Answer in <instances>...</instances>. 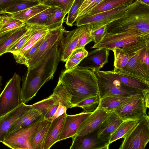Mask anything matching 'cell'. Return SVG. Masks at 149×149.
<instances>
[{
	"label": "cell",
	"instance_id": "obj_44",
	"mask_svg": "<svg viewBox=\"0 0 149 149\" xmlns=\"http://www.w3.org/2000/svg\"><path fill=\"white\" fill-rule=\"evenodd\" d=\"M67 109L65 106L59 104L56 112L51 118V120L52 121L59 117L66 112Z\"/></svg>",
	"mask_w": 149,
	"mask_h": 149
},
{
	"label": "cell",
	"instance_id": "obj_45",
	"mask_svg": "<svg viewBox=\"0 0 149 149\" xmlns=\"http://www.w3.org/2000/svg\"><path fill=\"white\" fill-rule=\"evenodd\" d=\"M17 0H0V15L3 10Z\"/></svg>",
	"mask_w": 149,
	"mask_h": 149
},
{
	"label": "cell",
	"instance_id": "obj_2",
	"mask_svg": "<svg viewBox=\"0 0 149 149\" xmlns=\"http://www.w3.org/2000/svg\"><path fill=\"white\" fill-rule=\"evenodd\" d=\"M59 79L71 95V108L88 98L98 95L97 80L91 70L77 65L62 72Z\"/></svg>",
	"mask_w": 149,
	"mask_h": 149
},
{
	"label": "cell",
	"instance_id": "obj_1",
	"mask_svg": "<svg viewBox=\"0 0 149 149\" xmlns=\"http://www.w3.org/2000/svg\"><path fill=\"white\" fill-rule=\"evenodd\" d=\"M68 32L65 31L37 67L27 70L22 77L21 92L23 103L31 100L45 83L53 79L61 61L62 46Z\"/></svg>",
	"mask_w": 149,
	"mask_h": 149
},
{
	"label": "cell",
	"instance_id": "obj_48",
	"mask_svg": "<svg viewBox=\"0 0 149 149\" xmlns=\"http://www.w3.org/2000/svg\"><path fill=\"white\" fill-rule=\"evenodd\" d=\"M95 0H84L79 10L78 17H79L84 10ZM77 17V18H78Z\"/></svg>",
	"mask_w": 149,
	"mask_h": 149
},
{
	"label": "cell",
	"instance_id": "obj_18",
	"mask_svg": "<svg viewBox=\"0 0 149 149\" xmlns=\"http://www.w3.org/2000/svg\"><path fill=\"white\" fill-rule=\"evenodd\" d=\"M67 114L66 112L52 121L45 138L44 149H49L59 141Z\"/></svg>",
	"mask_w": 149,
	"mask_h": 149
},
{
	"label": "cell",
	"instance_id": "obj_43",
	"mask_svg": "<svg viewBox=\"0 0 149 149\" xmlns=\"http://www.w3.org/2000/svg\"><path fill=\"white\" fill-rule=\"evenodd\" d=\"M139 56L141 62L149 69V46H146L140 50Z\"/></svg>",
	"mask_w": 149,
	"mask_h": 149
},
{
	"label": "cell",
	"instance_id": "obj_11",
	"mask_svg": "<svg viewBox=\"0 0 149 149\" xmlns=\"http://www.w3.org/2000/svg\"><path fill=\"white\" fill-rule=\"evenodd\" d=\"M65 30L62 26L49 31L34 55L27 62L26 65L27 70L32 69L40 64Z\"/></svg>",
	"mask_w": 149,
	"mask_h": 149
},
{
	"label": "cell",
	"instance_id": "obj_6",
	"mask_svg": "<svg viewBox=\"0 0 149 149\" xmlns=\"http://www.w3.org/2000/svg\"><path fill=\"white\" fill-rule=\"evenodd\" d=\"M148 36L149 34H145L132 29L115 34L107 33L100 41L94 45L91 48H103L111 50L115 48L126 47Z\"/></svg>",
	"mask_w": 149,
	"mask_h": 149
},
{
	"label": "cell",
	"instance_id": "obj_36",
	"mask_svg": "<svg viewBox=\"0 0 149 149\" xmlns=\"http://www.w3.org/2000/svg\"><path fill=\"white\" fill-rule=\"evenodd\" d=\"M38 2L17 0L8 6L1 12V14L11 15L32 6L36 5Z\"/></svg>",
	"mask_w": 149,
	"mask_h": 149
},
{
	"label": "cell",
	"instance_id": "obj_33",
	"mask_svg": "<svg viewBox=\"0 0 149 149\" xmlns=\"http://www.w3.org/2000/svg\"><path fill=\"white\" fill-rule=\"evenodd\" d=\"M114 55V71L117 72L122 70L126 65L130 58L129 54L119 48L112 49Z\"/></svg>",
	"mask_w": 149,
	"mask_h": 149
},
{
	"label": "cell",
	"instance_id": "obj_5",
	"mask_svg": "<svg viewBox=\"0 0 149 149\" xmlns=\"http://www.w3.org/2000/svg\"><path fill=\"white\" fill-rule=\"evenodd\" d=\"M21 77L16 73L6 83L0 94V117L14 110L23 102Z\"/></svg>",
	"mask_w": 149,
	"mask_h": 149
},
{
	"label": "cell",
	"instance_id": "obj_53",
	"mask_svg": "<svg viewBox=\"0 0 149 149\" xmlns=\"http://www.w3.org/2000/svg\"><path fill=\"white\" fill-rule=\"evenodd\" d=\"M48 0H41L39 3H42L44 1H45Z\"/></svg>",
	"mask_w": 149,
	"mask_h": 149
},
{
	"label": "cell",
	"instance_id": "obj_41",
	"mask_svg": "<svg viewBox=\"0 0 149 149\" xmlns=\"http://www.w3.org/2000/svg\"><path fill=\"white\" fill-rule=\"evenodd\" d=\"M107 25L102 26L96 29L91 30L90 35L93 39V41L96 44L100 41L107 34Z\"/></svg>",
	"mask_w": 149,
	"mask_h": 149
},
{
	"label": "cell",
	"instance_id": "obj_25",
	"mask_svg": "<svg viewBox=\"0 0 149 149\" xmlns=\"http://www.w3.org/2000/svg\"><path fill=\"white\" fill-rule=\"evenodd\" d=\"M134 0H103L84 15H90L131 4Z\"/></svg>",
	"mask_w": 149,
	"mask_h": 149
},
{
	"label": "cell",
	"instance_id": "obj_23",
	"mask_svg": "<svg viewBox=\"0 0 149 149\" xmlns=\"http://www.w3.org/2000/svg\"><path fill=\"white\" fill-rule=\"evenodd\" d=\"M52 120L44 118L30 140L32 149H44L45 141Z\"/></svg>",
	"mask_w": 149,
	"mask_h": 149
},
{
	"label": "cell",
	"instance_id": "obj_54",
	"mask_svg": "<svg viewBox=\"0 0 149 149\" xmlns=\"http://www.w3.org/2000/svg\"><path fill=\"white\" fill-rule=\"evenodd\" d=\"M1 16L0 15V22L1 19Z\"/></svg>",
	"mask_w": 149,
	"mask_h": 149
},
{
	"label": "cell",
	"instance_id": "obj_7",
	"mask_svg": "<svg viewBox=\"0 0 149 149\" xmlns=\"http://www.w3.org/2000/svg\"><path fill=\"white\" fill-rule=\"evenodd\" d=\"M149 141V117L140 120L125 137L119 149H144Z\"/></svg>",
	"mask_w": 149,
	"mask_h": 149
},
{
	"label": "cell",
	"instance_id": "obj_38",
	"mask_svg": "<svg viewBox=\"0 0 149 149\" xmlns=\"http://www.w3.org/2000/svg\"><path fill=\"white\" fill-rule=\"evenodd\" d=\"M84 0H74L68 12L66 18L65 23L67 25L72 26L78 17L80 8Z\"/></svg>",
	"mask_w": 149,
	"mask_h": 149
},
{
	"label": "cell",
	"instance_id": "obj_29",
	"mask_svg": "<svg viewBox=\"0 0 149 149\" xmlns=\"http://www.w3.org/2000/svg\"><path fill=\"white\" fill-rule=\"evenodd\" d=\"M58 99L59 104L71 108L72 96L65 86L58 79L57 84L52 93Z\"/></svg>",
	"mask_w": 149,
	"mask_h": 149
},
{
	"label": "cell",
	"instance_id": "obj_17",
	"mask_svg": "<svg viewBox=\"0 0 149 149\" xmlns=\"http://www.w3.org/2000/svg\"><path fill=\"white\" fill-rule=\"evenodd\" d=\"M32 108L22 103L16 108L0 117V142L3 143L12 124L27 111Z\"/></svg>",
	"mask_w": 149,
	"mask_h": 149
},
{
	"label": "cell",
	"instance_id": "obj_3",
	"mask_svg": "<svg viewBox=\"0 0 149 149\" xmlns=\"http://www.w3.org/2000/svg\"><path fill=\"white\" fill-rule=\"evenodd\" d=\"M107 28L108 34L132 29L149 34V6L135 1L121 17L108 24Z\"/></svg>",
	"mask_w": 149,
	"mask_h": 149
},
{
	"label": "cell",
	"instance_id": "obj_35",
	"mask_svg": "<svg viewBox=\"0 0 149 149\" xmlns=\"http://www.w3.org/2000/svg\"><path fill=\"white\" fill-rule=\"evenodd\" d=\"M66 15L61 8L57 7L54 13L46 23L45 26L49 30L61 27L63 26Z\"/></svg>",
	"mask_w": 149,
	"mask_h": 149
},
{
	"label": "cell",
	"instance_id": "obj_39",
	"mask_svg": "<svg viewBox=\"0 0 149 149\" xmlns=\"http://www.w3.org/2000/svg\"><path fill=\"white\" fill-rule=\"evenodd\" d=\"M74 0H48L42 3L49 6L61 8L66 15L70 9Z\"/></svg>",
	"mask_w": 149,
	"mask_h": 149
},
{
	"label": "cell",
	"instance_id": "obj_14",
	"mask_svg": "<svg viewBox=\"0 0 149 149\" xmlns=\"http://www.w3.org/2000/svg\"><path fill=\"white\" fill-rule=\"evenodd\" d=\"M109 51L107 48H96L88 52L77 65L93 71L100 70L108 62Z\"/></svg>",
	"mask_w": 149,
	"mask_h": 149
},
{
	"label": "cell",
	"instance_id": "obj_49",
	"mask_svg": "<svg viewBox=\"0 0 149 149\" xmlns=\"http://www.w3.org/2000/svg\"><path fill=\"white\" fill-rule=\"evenodd\" d=\"M14 30L0 35V45L12 33Z\"/></svg>",
	"mask_w": 149,
	"mask_h": 149
},
{
	"label": "cell",
	"instance_id": "obj_10",
	"mask_svg": "<svg viewBox=\"0 0 149 149\" xmlns=\"http://www.w3.org/2000/svg\"><path fill=\"white\" fill-rule=\"evenodd\" d=\"M43 118L7 136L3 143L13 149H32L30 140Z\"/></svg>",
	"mask_w": 149,
	"mask_h": 149
},
{
	"label": "cell",
	"instance_id": "obj_47",
	"mask_svg": "<svg viewBox=\"0 0 149 149\" xmlns=\"http://www.w3.org/2000/svg\"><path fill=\"white\" fill-rule=\"evenodd\" d=\"M103 0H95L90 4L82 12L79 17L83 16L89 11L101 2Z\"/></svg>",
	"mask_w": 149,
	"mask_h": 149
},
{
	"label": "cell",
	"instance_id": "obj_20",
	"mask_svg": "<svg viewBox=\"0 0 149 149\" xmlns=\"http://www.w3.org/2000/svg\"><path fill=\"white\" fill-rule=\"evenodd\" d=\"M82 26L68 31L63 41L61 61L66 62L72 52L76 49Z\"/></svg>",
	"mask_w": 149,
	"mask_h": 149
},
{
	"label": "cell",
	"instance_id": "obj_24",
	"mask_svg": "<svg viewBox=\"0 0 149 149\" xmlns=\"http://www.w3.org/2000/svg\"><path fill=\"white\" fill-rule=\"evenodd\" d=\"M137 95L108 96L100 99L97 107L109 112H113L118 107Z\"/></svg>",
	"mask_w": 149,
	"mask_h": 149
},
{
	"label": "cell",
	"instance_id": "obj_52",
	"mask_svg": "<svg viewBox=\"0 0 149 149\" xmlns=\"http://www.w3.org/2000/svg\"><path fill=\"white\" fill-rule=\"evenodd\" d=\"M2 79V77L1 76H0V90L1 89V81Z\"/></svg>",
	"mask_w": 149,
	"mask_h": 149
},
{
	"label": "cell",
	"instance_id": "obj_50",
	"mask_svg": "<svg viewBox=\"0 0 149 149\" xmlns=\"http://www.w3.org/2000/svg\"><path fill=\"white\" fill-rule=\"evenodd\" d=\"M135 1H137L148 6H149V0H135Z\"/></svg>",
	"mask_w": 149,
	"mask_h": 149
},
{
	"label": "cell",
	"instance_id": "obj_27",
	"mask_svg": "<svg viewBox=\"0 0 149 149\" xmlns=\"http://www.w3.org/2000/svg\"><path fill=\"white\" fill-rule=\"evenodd\" d=\"M49 7L43 3H39L36 5L9 15L13 18L26 23L30 19Z\"/></svg>",
	"mask_w": 149,
	"mask_h": 149
},
{
	"label": "cell",
	"instance_id": "obj_9",
	"mask_svg": "<svg viewBox=\"0 0 149 149\" xmlns=\"http://www.w3.org/2000/svg\"><path fill=\"white\" fill-rule=\"evenodd\" d=\"M143 95H138L116 109L113 112L123 121L139 120L148 115Z\"/></svg>",
	"mask_w": 149,
	"mask_h": 149
},
{
	"label": "cell",
	"instance_id": "obj_31",
	"mask_svg": "<svg viewBox=\"0 0 149 149\" xmlns=\"http://www.w3.org/2000/svg\"><path fill=\"white\" fill-rule=\"evenodd\" d=\"M27 24L28 28L26 32L7 49L6 53H10L13 55L17 54L29 39L37 24Z\"/></svg>",
	"mask_w": 149,
	"mask_h": 149
},
{
	"label": "cell",
	"instance_id": "obj_30",
	"mask_svg": "<svg viewBox=\"0 0 149 149\" xmlns=\"http://www.w3.org/2000/svg\"><path fill=\"white\" fill-rule=\"evenodd\" d=\"M28 24L14 30L12 33L0 45V56L6 53L7 49L27 31Z\"/></svg>",
	"mask_w": 149,
	"mask_h": 149
},
{
	"label": "cell",
	"instance_id": "obj_4",
	"mask_svg": "<svg viewBox=\"0 0 149 149\" xmlns=\"http://www.w3.org/2000/svg\"><path fill=\"white\" fill-rule=\"evenodd\" d=\"M97 80L100 100L115 95L133 96L149 93V91H143L125 84L100 70L94 71Z\"/></svg>",
	"mask_w": 149,
	"mask_h": 149
},
{
	"label": "cell",
	"instance_id": "obj_46",
	"mask_svg": "<svg viewBox=\"0 0 149 149\" xmlns=\"http://www.w3.org/2000/svg\"><path fill=\"white\" fill-rule=\"evenodd\" d=\"M59 104H56L52 107L44 116V118L51 120V118L56 112Z\"/></svg>",
	"mask_w": 149,
	"mask_h": 149
},
{
	"label": "cell",
	"instance_id": "obj_51",
	"mask_svg": "<svg viewBox=\"0 0 149 149\" xmlns=\"http://www.w3.org/2000/svg\"><path fill=\"white\" fill-rule=\"evenodd\" d=\"M22 1H28L32 2H38L40 3V2L41 0H21Z\"/></svg>",
	"mask_w": 149,
	"mask_h": 149
},
{
	"label": "cell",
	"instance_id": "obj_13",
	"mask_svg": "<svg viewBox=\"0 0 149 149\" xmlns=\"http://www.w3.org/2000/svg\"><path fill=\"white\" fill-rule=\"evenodd\" d=\"M141 49L128 53L130 58L127 64L122 70L116 72L149 83V69L141 62L139 56V52Z\"/></svg>",
	"mask_w": 149,
	"mask_h": 149
},
{
	"label": "cell",
	"instance_id": "obj_8",
	"mask_svg": "<svg viewBox=\"0 0 149 149\" xmlns=\"http://www.w3.org/2000/svg\"><path fill=\"white\" fill-rule=\"evenodd\" d=\"M131 4L122 6L94 14L78 17L74 25L77 27L90 25L91 26V30L96 29L104 25H107L121 17Z\"/></svg>",
	"mask_w": 149,
	"mask_h": 149
},
{
	"label": "cell",
	"instance_id": "obj_40",
	"mask_svg": "<svg viewBox=\"0 0 149 149\" xmlns=\"http://www.w3.org/2000/svg\"><path fill=\"white\" fill-rule=\"evenodd\" d=\"M91 27L90 25L82 26V28L80 35L77 48L85 47L87 44L93 41L90 33Z\"/></svg>",
	"mask_w": 149,
	"mask_h": 149
},
{
	"label": "cell",
	"instance_id": "obj_26",
	"mask_svg": "<svg viewBox=\"0 0 149 149\" xmlns=\"http://www.w3.org/2000/svg\"><path fill=\"white\" fill-rule=\"evenodd\" d=\"M139 120H124L109 137L110 144L126 136L134 127Z\"/></svg>",
	"mask_w": 149,
	"mask_h": 149
},
{
	"label": "cell",
	"instance_id": "obj_15",
	"mask_svg": "<svg viewBox=\"0 0 149 149\" xmlns=\"http://www.w3.org/2000/svg\"><path fill=\"white\" fill-rule=\"evenodd\" d=\"M110 112L97 107L82 123L76 135H85L97 130Z\"/></svg>",
	"mask_w": 149,
	"mask_h": 149
},
{
	"label": "cell",
	"instance_id": "obj_12",
	"mask_svg": "<svg viewBox=\"0 0 149 149\" xmlns=\"http://www.w3.org/2000/svg\"><path fill=\"white\" fill-rule=\"evenodd\" d=\"M98 129L83 135H75L72 138L70 149H108L110 144L109 137L98 136Z\"/></svg>",
	"mask_w": 149,
	"mask_h": 149
},
{
	"label": "cell",
	"instance_id": "obj_42",
	"mask_svg": "<svg viewBox=\"0 0 149 149\" xmlns=\"http://www.w3.org/2000/svg\"><path fill=\"white\" fill-rule=\"evenodd\" d=\"M88 53L85 47L77 48L72 52L68 58L81 61L87 56Z\"/></svg>",
	"mask_w": 149,
	"mask_h": 149
},
{
	"label": "cell",
	"instance_id": "obj_37",
	"mask_svg": "<svg viewBox=\"0 0 149 149\" xmlns=\"http://www.w3.org/2000/svg\"><path fill=\"white\" fill-rule=\"evenodd\" d=\"M100 101L99 95L88 98L74 105L72 107H79L83 109V112L91 113L97 108Z\"/></svg>",
	"mask_w": 149,
	"mask_h": 149
},
{
	"label": "cell",
	"instance_id": "obj_32",
	"mask_svg": "<svg viewBox=\"0 0 149 149\" xmlns=\"http://www.w3.org/2000/svg\"><path fill=\"white\" fill-rule=\"evenodd\" d=\"M59 104L57 98L52 94L48 97L31 105V107L39 111L43 117L54 105Z\"/></svg>",
	"mask_w": 149,
	"mask_h": 149
},
{
	"label": "cell",
	"instance_id": "obj_16",
	"mask_svg": "<svg viewBox=\"0 0 149 149\" xmlns=\"http://www.w3.org/2000/svg\"><path fill=\"white\" fill-rule=\"evenodd\" d=\"M92 113L82 112L73 115L67 114L58 141L75 136L82 123Z\"/></svg>",
	"mask_w": 149,
	"mask_h": 149
},
{
	"label": "cell",
	"instance_id": "obj_28",
	"mask_svg": "<svg viewBox=\"0 0 149 149\" xmlns=\"http://www.w3.org/2000/svg\"><path fill=\"white\" fill-rule=\"evenodd\" d=\"M26 24L8 15L1 16L0 22V35L8 33L24 26Z\"/></svg>",
	"mask_w": 149,
	"mask_h": 149
},
{
	"label": "cell",
	"instance_id": "obj_22",
	"mask_svg": "<svg viewBox=\"0 0 149 149\" xmlns=\"http://www.w3.org/2000/svg\"><path fill=\"white\" fill-rule=\"evenodd\" d=\"M110 76L116 79L122 83L143 91H149V83L113 70L104 71Z\"/></svg>",
	"mask_w": 149,
	"mask_h": 149
},
{
	"label": "cell",
	"instance_id": "obj_34",
	"mask_svg": "<svg viewBox=\"0 0 149 149\" xmlns=\"http://www.w3.org/2000/svg\"><path fill=\"white\" fill-rule=\"evenodd\" d=\"M57 8L54 6L49 7L30 19L26 23L39 24L45 26L46 23L54 13Z\"/></svg>",
	"mask_w": 149,
	"mask_h": 149
},
{
	"label": "cell",
	"instance_id": "obj_21",
	"mask_svg": "<svg viewBox=\"0 0 149 149\" xmlns=\"http://www.w3.org/2000/svg\"><path fill=\"white\" fill-rule=\"evenodd\" d=\"M123 121L113 112H111L98 128V136L100 138L109 137Z\"/></svg>",
	"mask_w": 149,
	"mask_h": 149
},
{
	"label": "cell",
	"instance_id": "obj_19",
	"mask_svg": "<svg viewBox=\"0 0 149 149\" xmlns=\"http://www.w3.org/2000/svg\"><path fill=\"white\" fill-rule=\"evenodd\" d=\"M43 118L44 117L40 112L36 109L32 108L27 111L12 124L7 133L6 136Z\"/></svg>",
	"mask_w": 149,
	"mask_h": 149
}]
</instances>
